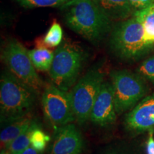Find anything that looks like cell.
<instances>
[{
	"label": "cell",
	"instance_id": "1",
	"mask_svg": "<svg viewBox=\"0 0 154 154\" xmlns=\"http://www.w3.org/2000/svg\"><path fill=\"white\" fill-rule=\"evenodd\" d=\"M61 7L66 26L94 44L111 31L112 20L94 0H70Z\"/></svg>",
	"mask_w": 154,
	"mask_h": 154
},
{
	"label": "cell",
	"instance_id": "2",
	"mask_svg": "<svg viewBox=\"0 0 154 154\" xmlns=\"http://www.w3.org/2000/svg\"><path fill=\"white\" fill-rule=\"evenodd\" d=\"M38 91L19 79L10 71H4L0 79V120L5 126L32 113Z\"/></svg>",
	"mask_w": 154,
	"mask_h": 154
},
{
	"label": "cell",
	"instance_id": "3",
	"mask_svg": "<svg viewBox=\"0 0 154 154\" xmlns=\"http://www.w3.org/2000/svg\"><path fill=\"white\" fill-rule=\"evenodd\" d=\"M110 45L113 52L124 60H136L152 50L146 41L143 25L134 14L115 26Z\"/></svg>",
	"mask_w": 154,
	"mask_h": 154
},
{
	"label": "cell",
	"instance_id": "4",
	"mask_svg": "<svg viewBox=\"0 0 154 154\" xmlns=\"http://www.w3.org/2000/svg\"><path fill=\"white\" fill-rule=\"evenodd\" d=\"M86 58L85 51L77 44L69 41L61 44L55 50L49 71L54 85L69 91L76 83Z\"/></svg>",
	"mask_w": 154,
	"mask_h": 154
},
{
	"label": "cell",
	"instance_id": "5",
	"mask_svg": "<svg viewBox=\"0 0 154 154\" xmlns=\"http://www.w3.org/2000/svg\"><path fill=\"white\" fill-rule=\"evenodd\" d=\"M105 71L103 62L99 61L94 65L70 91L75 121L84 124L90 119L94 101L104 82Z\"/></svg>",
	"mask_w": 154,
	"mask_h": 154
},
{
	"label": "cell",
	"instance_id": "6",
	"mask_svg": "<svg viewBox=\"0 0 154 154\" xmlns=\"http://www.w3.org/2000/svg\"><path fill=\"white\" fill-rule=\"evenodd\" d=\"M115 109L117 114L132 109L141 101L148 91L145 80L130 71H113L110 74Z\"/></svg>",
	"mask_w": 154,
	"mask_h": 154
},
{
	"label": "cell",
	"instance_id": "7",
	"mask_svg": "<svg viewBox=\"0 0 154 154\" xmlns=\"http://www.w3.org/2000/svg\"><path fill=\"white\" fill-rule=\"evenodd\" d=\"M2 60L9 70L19 79L36 91L43 87L44 82L36 72L29 54V50L16 39L8 42L2 53Z\"/></svg>",
	"mask_w": 154,
	"mask_h": 154
},
{
	"label": "cell",
	"instance_id": "8",
	"mask_svg": "<svg viewBox=\"0 0 154 154\" xmlns=\"http://www.w3.org/2000/svg\"><path fill=\"white\" fill-rule=\"evenodd\" d=\"M45 118L56 129L75 120L70 92L61 90L55 85L45 87L42 98Z\"/></svg>",
	"mask_w": 154,
	"mask_h": 154
},
{
	"label": "cell",
	"instance_id": "9",
	"mask_svg": "<svg viewBox=\"0 0 154 154\" xmlns=\"http://www.w3.org/2000/svg\"><path fill=\"white\" fill-rule=\"evenodd\" d=\"M116 114L112 84L104 82L94 101L89 120L94 124L106 127L115 122Z\"/></svg>",
	"mask_w": 154,
	"mask_h": 154
},
{
	"label": "cell",
	"instance_id": "10",
	"mask_svg": "<svg viewBox=\"0 0 154 154\" xmlns=\"http://www.w3.org/2000/svg\"><path fill=\"white\" fill-rule=\"evenodd\" d=\"M125 126L134 134L154 130V94L143 98L127 113Z\"/></svg>",
	"mask_w": 154,
	"mask_h": 154
},
{
	"label": "cell",
	"instance_id": "11",
	"mask_svg": "<svg viewBox=\"0 0 154 154\" xmlns=\"http://www.w3.org/2000/svg\"><path fill=\"white\" fill-rule=\"evenodd\" d=\"M84 139L79 130L72 124L56 129L49 154H81Z\"/></svg>",
	"mask_w": 154,
	"mask_h": 154
},
{
	"label": "cell",
	"instance_id": "12",
	"mask_svg": "<svg viewBox=\"0 0 154 154\" xmlns=\"http://www.w3.org/2000/svg\"><path fill=\"white\" fill-rule=\"evenodd\" d=\"M112 21L126 20L134 14L130 0H94Z\"/></svg>",
	"mask_w": 154,
	"mask_h": 154
},
{
	"label": "cell",
	"instance_id": "13",
	"mask_svg": "<svg viewBox=\"0 0 154 154\" xmlns=\"http://www.w3.org/2000/svg\"><path fill=\"white\" fill-rule=\"evenodd\" d=\"M34 119L31 113L4 126L0 134L2 150L7 148L15 138L26 131L32 125Z\"/></svg>",
	"mask_w": 154,
	"mask_h": 154
},
{
	"label": "cell",
	"instance_id": "14",
	"mask_svg": "<svg viewBox=\"0 0 154 154\" xmlns=\"http://www.w3.org/2000/svg\"><path fill=\"white\" fill-rule=\"evenodd\" d=\"M31 60L36 70L47 72L51 69L54 52L48 49L43 39L36 42V48L29 51Z\"/></svg>",
	"mask_w": 154,
	"mask_h": 154
},
{
	"label": "cell",
	"instance_id": "15",
	"mask_svg": "<svg viewBox=\"0 0 154 154\" xmlns=\"http://www.w3.org/2000/svg\"><path fill=\"white\" fill-rule=\"evenodd\" d=\"M40 126L38 121L34 119L29 128L15 138L7 148L1 151V154H20L31 146V136L34 130Z\"/></svg>",
	"mask_w": 154,
	"mask_h": 154
},
{
	"label": "cell",
	"instance_id": "16",
	"mask_svg": "<svg viewBox=\"0 0 154 154\" xmlns=\"http://www.w3.org/2000/svg\"><path fill=\"white\" fill-rule=\"evenodd\" d=\"M134 14L138 17L143 25L144 36L148 45L152 50L154 49V3Z\"/></svg>",
	"mask_w": 154,
	"mask_h": 154
},
{
	"label": "cell",
	"instance_id": "17",
	"mask_svg": "<svg viewBox=\"0 0 154 154\" xmlns=\"http://www.w3.org/2000/svg\"><path fill=\"white\" fill-rule=\"evenodd\" d=\"M63 38V31L61 25L59 23L53 22L52 25L50 26L47 34L44 36L43 41L47 47H57L61 44Z\"/></svg>",
	"mask_w": 154,
	"mask_h": 154
},
{
	"label": "cell",
	"instance_id": "18",
	"mask_svg": "<svg viewBox=\"0 0 154 154\" xmlns=\"http://www.w3.org/2000/svg\"><path fill=\"white\" fill-rule=\"evenodd\" d=\"M26 9L62 7L70 0H12Z\"/></svg>",
	"mask_w": 154,
	"mask_h": 154
},
{
	"label": "cell",
	"instance_id": "19",
	"mask_svg": "<svg viewBox=\"0 0 154 154\" xmlns=\"http://www.w3.org/2000/svg\"><path fill=\"white\" fill-rule=\"evenodd\" d=\"M49 140V136L42 130L41 126H38L34 130L31 136V146L40 153H42Z\"/></svg>",
	"mask_w": 154,
	"mask_h": 154
},
{
	"label": "cell",
	"instance_id": "20",
	"mask_svg": "<svg viewBox=\"0 0 154 154\" xmlns=\"http://www.w3.org/2000/svg\"><path fill=\"white\" fill-rule=\"evenodd\" d=\"M138 74L154 84V55L144 60L137 69Z\"/></svg>",
	"mask_w": 154,
	"mask_h": 154
},
{
	"label": "cell",
	"instance_id": "21",
	"mask_svg": "<svg viewBox=\"0 0 154 154\" xmlns=\"http://www.w3.org/2000/svg\"><path fill=\"white\" fill-rule=\"evenodd\" d=\"M134 13L149 7L154 3V0H130Z\"/></svg>",
	"mask_w": 154,
	"mask_h": 154
},
{
	"label": "cell",
	"instance_id": "22",
	"mask_svg": "<svg viewBox=\"0 0 154 154\" xmlns=\"http://www.w3.org/2000/svg\"><path fill=\"white\" fill-rule=\"evenodd\" d=\"M146 153L147 154H154L153 130L149 131V138L146 143Z\"/></svg>",
	"mask_w": 154,
	"mask_h": 154
},
{
	"label": "cell",
	"instance_id": "23",
	"mask_svg": "<svg viewBox=\"0 0 154 154\" xmlns=\"http://www.w3.org/2000/svg\"><path fill=\"white\" fill-rule=\"evenodd\" d=\"M41 153H40V152L36 151V149H34V148L32 147V146H29L28 149L24 150V151L20 154H41Z\"/></svg>",
	"mask_w": 154,
	"mask_h": 154
},
{
	"label": "cell",
	"instance_id": "24",
	"mask_svg": "<svg viewBox=\"0 0 154 154\" xmlns=\"http://www.w3.org/2000/svg\"><path fill=\"white\" fill-rule=\"evenodd\" d=\"M109 154H120V153H109Z\"/></svg>",
	"mask_w": 154,
	"mask_h": 154
}]
</instances>
